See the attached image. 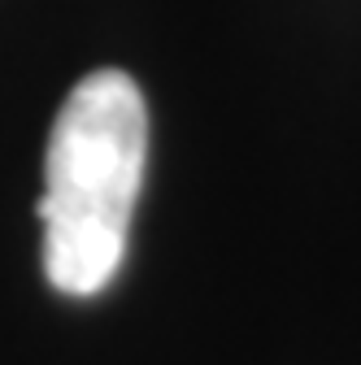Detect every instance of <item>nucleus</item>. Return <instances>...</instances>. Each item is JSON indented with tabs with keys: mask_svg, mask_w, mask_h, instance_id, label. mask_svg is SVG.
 Here are the masks:
<instances>
[{
	"mask_svg": "<svg viewBox=\"0 0 361 365\" xmlns=\"http://www.w3.org/2000/svg\"><path fill=\"white\" fill-rule=\"evenodd\" d=\"M148 157V113L131 74L96 70L70 87L44 157V269L66 296H96L122 265Z\"/></svg>",
	"mask_w": 361,
	"mask_h": 365,
	"instance_id": "obj_1",
	"label": "nucleus"
}]
</instances>
